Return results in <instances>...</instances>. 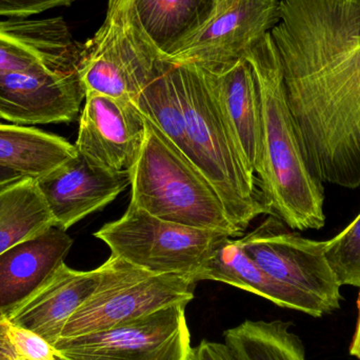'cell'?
Listing matches in <instances>:
<instances>
[{
  "instance_id": "e0dca14e",
  "label": "cell",
  "mask_w": 360,
  "mask_h": 360,
  "mask_svg": "<svg viewBox=\"0 0 360 360\" xmlns=\"http://www.w3.org/2000/svg\"><path fill=\"white\" fill-rule=\"evenodd\" d=\"M213 281L245 290L270 300L281 308L313 317L327 314L319 300L310 294L285 285L258 266L239 245L238 239L226 237L207 260L199 281Z\"/></svg>"
},
{
  "instance_id": "cb8c5ba5",
  "label": "cell",
  "mask_w": 360,
  "mask_h": 360,
  "mask_svg": "<svg viewBox=\"0 0 360 360\" xmlns=\"http://www.w3.org/2000/svg\"><path fill=\"white\" fill-rule=\"evenodd\" d=\"M326 255L340 285L360 288V213L342 232L327 240Z\"/></svg>"
},
{
  "instance_id": "9a60e30c",
  "label": "cell",
  "mask_w": 360,
  "mask_h": 360,
  "mask_svg": "<svg viewBox=\"0 0 360 360\" xmlns=\"http://www.w3.org/2000/svg\"><path fill=\"white\" fill-rule=\"evenodd\" d=\"M73 245L67 231L51 226L0 254V317L8 319L46 285Z\"/></svg>"
},
{
  "instance_id": "f546056e",
  "label": "cell",
  "mask_w": 360,
  "mask_h": 360,
  "mask_svg": "<svg viewBox=\"0 0 360 360\" xmlns=\"http://www.w3.org/2000/svg\"><path fill=\"white\" fill-rule=\"evenodd\" d=\"M357 310H359V315H357L354 335H353L352 342H351L350 354L354 356L355 359L360 360V288L359 300H357Z\"/></svg>"
},
{
  "instance_id": "7c38bea8",
  "label": "cell",
  "mask_w": 360,
  "mask_h": 360,
  "mask_svg": "<svg viewBox=\"0 0 360 360\" xmlns=\"http://www.w3.org/2000/svg\"><path fill=\"white\" fill-rule=\"evenodd\" d=\"M84 98L78 71L41 67L0 74V118L17 126L72 122Z\"/></svg>"
},
{
  "instance_id": "484cf974",
  "label": "cell",
  "mask_w": 360,
  "mask_h": 360,
  "mask_svg": "<svg viewBox=\"0 0 360 360\" xmlns=\"http://www.w3.org/2000/svg\"><path fill=\"white\" fill-rule=\"evenodd\" d=\"M74 0H0V16L27 18L51 8L70 6Z\"/></svg>"
},
{
  "instance_id": "4fadbf2b",
  "label": "cell",
  "mask_w": 360,
  "mask_h": 360,
  "mask_svg": "<svg viewBox=\"0 0 360 360\" xmlns=\"http://www.w3.org/2000/svg\"><path fill=\"white\" fill-rule=\"evenodd\" d=\"M54 226L67 231L86 216L113 201L131 184L130 173L98 168L76 154L73 158L36 179Z\"/></svg>"
},
{
  "instance_id": "4dcf8cb0",
  "label": "cell",
  "mask_w": 360,
  "mask_h": 360,
  "mask_svg": "<svg viewBox=\"0 0 360 360\" xmlns=\"http://www.w3.org/2000/svg\"><path fill=\"white\" fill-rule=\"evenodd\" d=\"M134 0H109L107 15L116 12H128L133 8Z\"/></svg>"
},
{
  "instance_id": "f1b7e54d",
  "label": "cell",
  "mask_w": 360,
  "mask_h": 360,
  "mask_svg": "<svg viewBox=\"0 0 360 360\" xmlns=\"http://www.w3.org/2000/svg\"><path fill=\"white\" fill-rule=\"evenodd\" d=\"M25 175L10 168L0 166V192L6 190L8 186H13L16 182L25 179Z\"/></svg>"
},
{
  "instance_id": "6da1fadb",
  "label": "cell",
  "mask_w": 360,
  "mask_h": 360,
  "mask_svg": "<svg viewBox=\"0 0 360 360\" xmlns=\"http://www.w3.org/2000/svg\"><path fill=\"white\" fill-rule=\"evenodd\" d=\"M311 172L360 175V0H281L270 32Z\"/></svg>"
},
{
  "instance_id": "9c48e42d",
  "label": "cell",
  "mask_w": 360,
  "mask_h": 360,
  "mask_svg": "<svg viewBox=\"0 0 360 360\" xmlns=\"http://www.w3.org/2000/svg\"><path fill=\"white\" fill-rule=\"evenodd\" d=\"M238 243L274 278L310 294L328 313L340 309L342 285L326 255L327 240L290 232L279 218L271 215Z\"/></svg>"
},
{
  "instance_id": "44dd1931",
  "label": "cell",
  "mask_w": 360,
  "mask_h": 360,
  "mask_svg": "<svg viewBox=\"0 0 360 360\" xmlns=\"http://www.w3.org/2000/svg\"><path fill=\"white\" fill-rule=\"evenodd\" d=\"M53 226L35 179L25 177L0 192V254Z\"/></svg>"
},
{
  "instance_id": "8fae6325",
  "label": "cell",
  "mask_w": 360,
  "mask_h": 360,
  "mask_svg": "<svg viewBox=\"0 0 360 360\" xmlns=\"http://www.w3.org/2000/svg\"><path fill=\"white\" fill-rule=\"evenodd\" d=\"M75 148L91 164L111 172H129L139 160L147 124L131 99L86 92Z\"/></svg>"
},
{
  "instance_id": "7402d4cb",
  "label": "cell",
  "mask_w": 360,
  "mask_h": 360,
  "mask_svg": "<svg viewBox=\"0 0 360 360\" xmlns=\"http://www.w3.org/2000/svg\"><path fill=\"white\" fill-rule=\"evenodd\" d=\"M291 323L245 321L224 333V344L238 360H307Z\"/></svg>"
},
{
  "instance_id": "5bb4252c",
  "label": "cell",
  "mask_w": 360,
  "mask_h": 360,
  "mask_svg": "<svg viewBox=\"0 0 360 360\" xmlns=\"http://www.w3.org/2000/svg\"><path fill=\"white\" fill-rule=\"evenodd\" d=\"M82 48L61 17L0 20V74L41 67L78 71Z\"/></svg>"
},
{
  "instance_id": "277c9868",
  "label": "cell",
  "mask_w": 360,
  "mask_h": 360,
  "mask_svg": "<svg viewBox=\"0 0 360 360\" xmlns=\"http://www.w3.org/2000/svg\"><path fill=\"white\" fill-rule=\"evenodd\" d=\"M136 164L130 171L131 201L167 221L228 236L243 233L228 217L221 199L198 167L151 122Z\"/></svg>"
},
{
  "instance_id": "3957f363",
  "label": "cell",
  "mask_w": 360,
  "mask_h": 360,
  "mask_svg": "<svg viewBox=\"0 0 360 360\" xmlns=\"http://www.w3.org/2000/svg\"><path fill=\"white\" fill-rule=\"evenodd\" d=\"M186 118L191 160L209 179L239 232L262 214L272 215L257 179L245 166L220 109L209 73L191 63L172 65Z\"/></svg>"
},
{
  "instance_id": "ba28073f",
  "label": "cell",
  "mask_w": 360,
  "mask_h": 360,
  "mask_svg": "<svg viewBox=\"0 0 360 360\" xmlns=\"http://www.w3.org/2000/svg\"><path fill=\"white\" fill-rule=\"evenodd\" d=\"M186 304H176L112 329L61 338L58 360H190Z\"/></svg>"
},
{
  "instance_id": "1f68e13d",
  "label": "cell",
  "mask_w": 360,
  "mask_h": 360,
  "mask_svg": "<svg viewBox=\"0 0 360 360\" xmlns=\"http://www.w3.org/2000/svg\"><path fill=\"white\" fill-rule=\"evenodd\" d=\"M237 0H217V4H216L215 14L214 17L217 16L220 13L224 12L226 8H230L232 4H234Z\"/></svg>"
},
{
  "instance_id": "83f0119b",
  "label": "cell",
  "mask_w": 360,
  "mask_h": 360,
  "mask_svg": "<svg viewBox=\"0 0 360 360\" xmlns=\"http://www.w3.org/2000/svg\"><path fill=\"white\" fill-rule=\"evenodd\" d=\"M10 323L6 317H0V360H16L12 345L8 340Z\"/></svg>"
},
{
  "instance_id": "ac0fdd59",
  "label": "cell",
  "mask_w": 360,
  "mask_h": 360,
  "mask_svg": "<svg viewBox=\"0 0 360 360\" xmlns=\"http://www.w3.org/2000/svg\"><path fill=\"white\" fill-rule=\"evenodd\" d=\"M207 73L241 158L255 175L259 164L262 115L253 69L243 59L221 73Z\"/></svg>"
},
{
  "instance_id": "d6986e66",
  "label": "cell",
  "mask_w": 360,
  "mask_h": 360,
  "mask_svg": "<svg viewBox=\"0 0 360 360\" xmlns=\"http://www.w3.org/2000/svg\"><path fill=\"white\" fill-rule=\"evenodd\" d=\"M217 0H134L139 25L162 57L172 54L215 14Z\"/></svg>"
},
{
  "instance_id": "5b68a950",
  "label": "cell",
  "mask_w": 360,
  "mask_h": 360,
  "mask_svg": "<svg viewBox=\"0 0 360 360\" xmlns=\"http://www.w3.org/2000/svg\"><path fill=\"white\" fill-rule=\"evenodd\" d=\"M94 236L111 255L156 274H174L198 283L207 260L228 235L167 221L130 203L120 219Z\"/></svg>"
},
{
  "instance_id": "ffe728a7",
  "label": "cell",
  "mask_w": 360,
  "mask_h": 360,
  "mask_svg": "<svg viewBox=\"0 0 360 360\" xmlns=\"http://www.w3.org/2000/svg\"><path fill=\"white\" fill-rule=\"evenodd\" d=\"M77 154L67 139L30 127L0 124V166L39 179Z\"/></svg>"
},
{
  "instance_id": "603a6c76",
  "label": "cell",
  "mask_w": 360,
  "mask_h": 360,
  "mask_svg": "<svg viewBox=\"0 0 360 360\" xmlns=\"http://www.w3.org/2000/svg\"><path fill=\"white\" fill-rule=\"evenodd\" d=\"M171 69L172 63H167L133 103L146 118L151 120L180 151L191 158L186 118Z\"/></svg>"
},
{
  "instance_id": "2e32d148",
  "label": "cell",
  "mask_w": 360,
  "mask_h": 360,
  "mask_svg": "<svg viewBox=\"0 0 360 360\" xmlns=\"http://www.w3.org/2000/svg\"><path fill=\"white\" fill-rule=\"evenodd\" d=\"M103 270V264L92 271H77L63 264L46 285L6 319L11 325L34 332L55 346L70 317L98 287Z\"/></svg>"
},
{
  "instance_id": "4316f807",
  "label": "cell",
  "mask_w": 360,
  "mask_h": 360,
  "mask_svg": "<svg viewBox=\"0 0 360 360\" xmlns=\"http://www.w3.org/2000/svg\"><path fill=\"white\" fill-rule=\"evenodd\" d=\"M190 360H238L226 344L201 340L198 346L193 348Z\"/></svg>"
},
{
  "instance_id": "d4e9b609",
  "label": "cell",
  "mask_w": 360,
  "mask_h": 360,
  "mask_svg": "<svg viewBox=\"0 0 360 360\" xmlns=\"http://www.w3.org/2000/svg\"><path fill=\"white\" fill-rule=\"evenodd\" d=\"M8 335L16 360H58L55 346L34 332L10 323Z\"/></svg>"
},
{
  "instance_id": "7a4b0ae2",
  "label": "cell",
  "mask_w": 360,
  "mask_h": 360,
  "mask_svg": "<svg viewBox=\"0 0 360 360\" xmlns=\"http://www.w3.org/2000/svg\"><path fill=\"white\" fill-rule=\"evenodd\" d=\"M245 59L253 69L260 99L258 188L272 215L292 230H319L326 224L323 186L313 176L302 153L271 33Z\"/></svg>"
},
{
  "instance_id": "52a82bcc",
  "label": "cell",
  "mask_w": 360,
  "mask_h": 360,
  "mask_svg": "<svg viewBox=\"0 0 360 360\" xmlns=\"http://www.w3.org/2000/svg\"><path fill=\"white\" fill-rule=\"evenodd\" d=\"M167 63L132 8L107 15L98 31L82 44L78 73L86 93L134 101Z\"/></svg>"
},
{
  "instance_id": "8992f818",
  "label": "cell",
  "mask_w": 360,
  "mask_h": 360,
  "mask_svg": "<svg viewBox=\"0 0 360 360\" xmlns=\"http://www.w3.org/2000/svg\"><path fill=\"white\" fill-rule=\"evenodd\" d=\"M103 264L101 283L74 312L61 338L86 335L136 321L176 304L188 306L197 283L174 274H156L115 256Z\"/></svg>"
},
{
  "instance_id": "30bf717a",
  "label": "cell",
  "mask_w": 360,
  "mask_h": 360,
  "mask_svg": "<svg viewBox=\"0 0 360 360\" xmlns=\"http://www.w3.org/2000/svg\"><path fill=\"white\" fill-rule=\"evenodd\" d=\"M279 20L281 0H237L164 59L221 73L245 59Z\"/></svg>"
}]
</instances>
